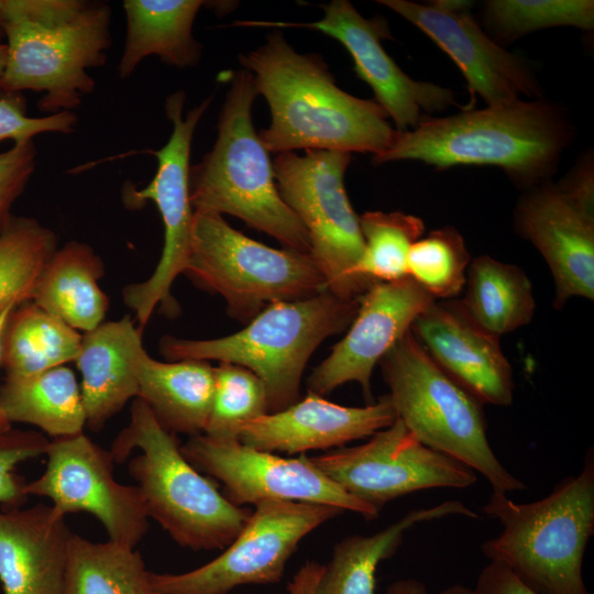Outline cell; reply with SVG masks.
I'll return each instance as SVG.
<instances>
[{
  "mask_svg": "<svg viewBox=\"0 0 594 594\" xmlns=\"http://www.w3.org/2000/svg\"><path fill=\"white\" fill-rule=\"evenodd\" d=\"M268 413L264 384L252 371L226 362L215 367V391L204 433L235 437L239 426Z\"/></svg>",
  "mask_w": 594,
  "mask_h": 594,
  "instance_id": "d590c367",
  "label": "cell"
},
{
  "mask_svg": "<svg viewBox=\"0 0 594 594\" xmlns=\"http://www.w3.org/2000/svg\"><path fill=\"white\" fill-rule=\"evenodd\" d=\"M562 196L581 213L594 219V162L592 152L585 153L556 184Z\"/></svg>",
  "mask_w": 594,
  "mask_h": 594,
  "instance_id": "ab89813d",
  "label": "cell"
},
{
  "mask_svg": "<svg viewBox=\"0 0 594 594\" xmlns=\"http://www.w3.org/2000/svg\"><path fill=\"white\" fill-rule=\"evenodd\" d=\"M82 336L33 301L10 312L1 334L0 366L7 377L32 376L75 362Z\"/></svg>",
  "mask_w": 594,
  "mask_h": 594,
  "instance_id": "f546056e",
  "label": "cell"
},
{
  "mask_svg": "<svg viewBox=\"0 0 594 594\" xmlns=\"http://www.w3.org/2000/svg\"><path fill=\"white\" fill-rule=\"evenodd\" d=\"M63 594H154L135 548L73 534Z\"/></svg>",
  "mask_w": 594,
  "mask_h": 594,
  "instance_id": "4dcf8cb0",
  "label": "cell"
},
{
  "mask_svg": "<svg viewBox=\"0 0 594 594\" xmlns=\"http://www.w3.org/2000/svg\"><path fill=\"white\" fill-rule=\"evenodd\" d=\"M4 40L2 0H0V43Z\"/></svg>",
  "mask_w": 594,
  "mask_h": 594,
  "instance_id": "7dc6e473",
  "label": "cell"
},
{
  "mask_svg": "<svg viewBox=\"0 0 594 594\" xmlns=\"http://www.w3.org/2000/svg\"><path fill=\"white\" fill-rule=\"evenodd\" d=\"M439 594H474L473 588L455 584L442 590Z\"/></svg>",
  "mask_w": 594,
  "mask_h": 594,
  "instance_id": "f6af8a7d",
  "label": "cell"
},
{
  "mask_svg": "<svg viewBox=\"0 0 594 594\" xmlns=\"http://www.w3.org/2000/svg\"><path fill=\"white\" fill-rule=\"evenodd\" d=\"M6 63H7V45L6 43H0V81L4 73Z\"/></svg>",
  "mask_w": 594,
  "mask_h": 594,
  "instance_id": "bcb514c9",
  "label": "cell"
},
{
  "mask_svg": "<svg viewBox=\"0 0 594 594\" xmlns=\"http://www.w3.org/2000/svg\"><path fill=\"white\" fill-rule=\"evenodd\" d=\"M57 235L31 217L13 216L0 233V312L32 299L57 250Z\"/></svg>",
  "mask_w": 594,
  "mask_h": 594,
  "instance_id": "1f68e13d",
  "label": "cell"
},
{
  "mask_svg": "<svg viewBox=\"0 0 594 594\" xmlns=\"http://www.w3.org/2000/svg\"><path fill=\"white\" fill-rule=\"evenodd\" d=\"M322 9L323 18L314 22L238 21L235 25L306 28L333 37L349 52L358 76L372 88L398 132L413 130L430 114L458 105L452 90L415 80L399 68L382 45L389 37L382 18L365 19L346 0H333Z\"/></svg>",
  "mask_w": 594,
  "mask_h": 594,
  "instance_id": "2e32d148",
  "label": "cell"
},
{
  "mask_svg": "<svg viewBox=\"0 0 594 594\" xmlns=\"http://www.w3.org/2000/svg\"><path fill=\"white\" fill-rule=\"evenodd\" d=\"M186 95L176 91L165 101V112L173 130L167 143L151 153L157 160L152 180L141 189L127 184L122 197L128 208H139L146 201L156 206L164 227V245L153 274L144 282L130 284L123 289L125 305L135 314L143 328L154 309L161 305L167 314H175L177 305L172 296L173 283L187 266L194 220L190 200V148L194 133L211 98L193 108L185 117Z\"/></svg>",
  "mask_w": 594,
  "mask_h": 594,
  "instance_id": "8fae6325",
  "label": "cell"
},
{
  "mask_svg": "<svg viewBox=\"0 0 594 594\" xmlns=\"http://www.w3.org/2000/svg\"><path fill=\"white\" fill-rule=\"evenodd\" d=\"M323 571V565L317 561H307L293 576L283 594H315Z\"/></svg>",
  "mask_w": 594,
  "mask_h": 594,
  "instance_id": "b9f144b4",
  "label": "cell"
},
{
  "mask_svg": "<svg viewBox=\"0 0 594 594\" xmlns=\"http://www.w3.org/2000/svg\"><path fill=\"white\" fill-rule=\"evenodd\" d=\"M0 406L9 421L35 426L55 438L84 432L87 422L80 385L61 365L26 377H6Z\"/></svg>",
  "mask_w": 594,
  "mask_h": 594,
  "instance_id": "83f0119b",
  "label": "cell"
},
{
  "mask_svg": "<svg viewBox=\"0 0 594 594\" xmlns=\"http://www.w3.org/2000/svg\"><path fill=\"white\" fill-rule=\"evenodd\" d=\"M431 38L455 63L473 98L499 106L524 97L538 99L541 88L527 62L506 51L474 21L471 2L438 0L429 4L378 0Z\"/></svg>",
  "mask_w": 594,
  "mask_h": 594,
  "instance_id": "e0dca14e",
  "label": "cell"
},
{
  "mask_svg": "<svg viewBox=\"0 0 594 594\" xmlns=\"http://www.w3.org/2000/svg\"><path fill=\"white\" fill-rule=\"evenodd\" d=\"M268 103L271 124L258 132L268 152L326 150L381 155L397 133L385 110L336 84L324 61L300 54L279 31L240 56Z\"/></svg>",
  "mask_w": 594,
  "mask_h": 594,
  "instance_id": "6da1fadb",
  "label": "cell"
},
{
  "mask_svg": "<svg viewBox=\"0 0 594 594\" xmlns=\"http://www.w3.org/2000/svg\"><path fill=\"white\" fill-rule=\"evenodd\" d=\"M14 307H9L7 308L6 310H3L2 312H0V342H1V334H2V331H3V328L6 326V322H7V319L10 315V312L13 310ZM11 422L9 421L8 417L6 416L3 409L1 408L0 406V435L7 432L8 430H10L12 427H11Z\"/></svg>",
  "mask_w": 594,
  "mask_h": 594,
  "instance_id": "ee69618b",
  "label": "cell"
},
{
  "mask_svg": "<svg viewBox=\"0 0 594 594\" xmlns=\"http://www.w3.org/2000/svg\"><path fill=\"white\" fill-rule=\"evenodd\" d=\"M35 165L33 141L14 144L0 153V233L12 217L11 208L29 184Z\"/></svg>",
  "mask_w": 594,
  "mask_h": 594,
  "instance_id": "f35d334b",
  "label": "cell"
},
{
  "mask_svg": "<svg viewBox=\"0 0 594 594\" xmlns=\"http://www.w3.org/2000/svg\"><path fill=\"white\" fill-rule=\"evenodd\" d=\"M573 136L572 121L560 105L521 99L427 117L413 130L397 131L391 146L373 161L414 160L437 169L496 166L526 191L550 180Z\"/></svg>",
  "mask_w": 594,
  "mask_h": 594,
  "instance_id": "7a4b0ae2",
  "label": "cell"
},
{
  "mask_svg": "<svg viewBox=\"0 0 594 594\" xmlns=\"http://www.w3.org/2000/svg\"><path fill=\"white\" fill-rule=\"evenodd\" d=\"M483 21L499 45L554 26L591 31L594 28V1L488 0L484 3Z\"/></svg>",
  "mask_w": 594,
  "mask_h": 594,
  "instance_id": "836d02e7",
  "label": "cell"
},
{
  "mask_svg": "<svg viewBox=\"0 0 594 594\" xmlns=\"http://www.w3.org/2000/svg\"><path fill=\"white\" fill-rule=\"evenodd\" d=\"M199 472L222 484L223 495L234 505L285 501L328 505L373 520L374 507L356 499L329 479L310 457L282 458L243 444L237 437L200 433L180 447Z\"/></svg>",
  "mask_w": 594,
  "mask_h": 594,
  "instance_id": "4fadbf2b",
  "label": "cell"
},
{
  "mask_svg": "<svg viewBox=\"0 0 594 594\" xmlns=\"http://www.w3.org/2000/svg\"><path fill=\"white\" fill-rule=\"evenodd\" d=\"M514 224L548 264L556 308L572 297L594 299V219L576 210L549 180L519 198Z\"/></svg>",
  "mask_w": 594,
  "mask_h": 594,
  "instance_id": "d6986e66",
  "label": "cell"
},
{
  "mask_svg": "<svg viewBox=\"0 0 594 594\" xmlns=\"http://www.w3.org/2000/svg\"><path fill=\"white\" fill-rule=\"evenodd\" d=\"M176 433L165 429L140 398L131 405L129 425L117 436L110 452L128 463L148 518L155 519L179 546L193 550L228 547L252 510L231 503L215 482L184 457Z\"/></svg>",
  "mask_w": 594,
  "mask_h": 594,
  "instance_id": "5b68a950",
  "label": "cell"
},
{
  "mask_svg": "<svg viewBox=\"0 0 594 594\" xmlns=\"http://www.w3.org/2000/svg\"><path fill=\"white\" fill-rule=\"evenodd\" d=\"M470 263L462 235L454 228L444 227L411 245L406 273L435 299H447L464 288Z\"/></svg>",
  "mask_w": 594,
  "mask_h": 594,
  "instance_id": "e575fe53",
  "label": "cell"
},
{
  "mask_svg": "<svg viewBox=\"0 0 594 594\" xmlns=\"http://www.w3.org/2000/svg\"><path fill=\"white\" fill-rule=\"evenodd\" d=\"M234 540L208 563L178 574L150 572L154 594H228L279 582L299 542L343 510L319 504L258 503Z\"/></svg>",
  "mask_w": 594,
  "mask_h": 594,
  "instance_id": "7c38bea8",
  "label": "cell"
},
{
  "mask_svg": "<svg viewBox=\"0 0 594 594\" xmlns=\"http://www.w3.org/2000/svg\"><path fill=\"white\" fill-rule=\"evenodd\" d=\"M7 63L1 94H42L37 107L73 111L96 86L89 69L111 47V6L98 0H2Z\"/></svg>",
  "mask_w": 594,
  "mask_h": 594,
  "instance_id": "3957f363",
  "label": "cell"
},
{
  "mask_svg": "<svg viewBox=\"0 0 594 594\" xmlns=\"http://www.w3.org/2000/svg\"><path fill=\"white\" fill-rule=\"evenodd\" d=\"M127 33L118 75L124 79L150 55L165 64L187 68L197 65L201 46L193 25L201 0H124Z\"/></svg>",
  "mask_w": 594,
  "mask_h": 594,
  "instance_id": "d4e9b609",
  "label": "cell"
},
{
  "mask_svg": "<svg viewBox=\"0 0 594 594\" xmlns=\"http://www.w3.org/2000/svg\"><path fill=\"white\" fill-rule=\"evenodd\" d=\"M474 594H538L525 585L506 565L490 561L476 581Z\"/></svg>",
  "mask_w": 594,
  "mask_h": 594,
  "instance_id": "60d3db41",
  "label": "cell"
},
{
  "mask_svg": "<svg viewBox=\"0 0 594 594\" xmlns=\"http://www.w3.org/2000/svg\"><path fill=\"white\" fill-rule=\"evenodd\" d=\"M350 162L351 153L308 150L302 156L279 153L273 168L282 199L307 230L310 254L328 289L343 299L360 300L375 283L355 273L364 241L344 186Z\"/></svg>",
  "mask_w": 594,
  "mask_h": 594,
  "instance_id": "30bf717a",
  "label": "cell"
},
{
  "mask_svg": "<svg viewBox=\"0 0 594 594\" xmlns=\"http://www.w3.org/2000/svg\"><path fill=\"white\" fill-rule=\"evenodd\" d=\"M359 219L364 249L355 273L372 283L406 277L407 256L424 235V221L413 215L382 211H369Z\"/></svg>",
  "mask_w": 594,
  "mask_h": 594,
  "instance_id": "d6a6232c",
  "label": "cell"
},
{
  "mask_svg": "<svg viewBox=\"0 0 594 594\" xmlns=\"http://www.w3.org/2000/svg\"><path fill=\"white\" fill-rule=\"evenodd\" d=\"M138 397L160 424L189 437L205 432L215 391V367L204 360L161 362L143 348L135 360Z\"/></svg>",
  "mask_w": 594,
  "mask_h": 594,
  "instance_id": "cb8c5ba5",
  "label": "cell"
},
{
  "mask_svg": "<svg viewBox=\"0 0 594 594\" xmlns=\"http://www.w3.org/2000/svg\"><path fill=\"white\" fill-rule=\"evenodd\" d=\"M186 274L220 295L233 318L249 322L266 306L314 297L328 289L310 253L274 249L233 229L221 215L194 212Z\"/></svg>",
  "mask_w": 594,
  "mask_h": 594,
  "instance_id": "9c48e42d",
  "label": "cell"
},
{
  "mask_svg": "<svg viewBox=\"0 0 594 594\" xmlns=\"http://www.w3.org/2000/svg\"><path fill=\"white\" fill-rule=\"evenodd\" d=\"M396 420L388 394L363 407H348L308 392L283 410L268 413L239 426L243 444L267 452L305 454L312 450L345 447L373 436Z\"/></svg>",
  "mask_w": 594,
  "mask_h": 594,
  "instance_id": "ffe728a7",
  "label": "cell"
},
{
  "mask_svg": "<svg viewBox=\"0 0 594 594\" xmlns=\"http://www.w3.org/2000/svg\"><path fill=\"white\" fill-rule=\"evenodd\" d=\"M310 460L346 493L378 512L410 493L465 488L477 481L475 471L422 444L398 418L365 443L341 447Z\"/></svg>",
  "mask_w": 594,
  "mask_h": 594,
  "instance_id": "5bb4252c",
  "label": "cell"
},
{
  "mask_svg": "<svg viewBox=\"0 0 594 594\" xmlns=\"http://www.w3.org/2000/svg\"><path fill=\"white\" fill-rule=\"evenodd\" d=\"M383 594H427V587L419 580L400 579L393 582Z\"/></svg>",
  "mask_w": 594,
  "mask_h": 594,
  "instance_id": "7bdbcfd3",
  "label": "cell"
},
{
  "mask_svg": "<svg viewBox=\"0 0 594 594\" xmlns=\"http://www.w3.org/2000/svg\"><path fill=\"white\" fill-rule=\"evenodd\" d=\"M447 516L480 518L462 502L451 499L410 510L373 535L345 537L334 546L329 563L323 565L315 594H375L377 566L396 553L405 532L416 524Z\"/></svg>",
  "mask_w": 594,
  "mask_h": 594,
  "instance_id": "4316f807",
  "label": "cell"
},
{
  "mask_svg": "<svg viewBox=\"0 0 594 594\" xmlns=\"http://www.w3.org/2000/svg\"><path fill=\"white\" fill-rule=\"evenodd\" d=\"M482 512L502 532L482 543L490 561L506 565L538 594H590L582 575L586 546L594 535V451L576 475L560 481L549 495L515 503L492 491Z\"/></svg>",
  "mask_w": 594,
  "mask_h": 594,
  "instance_id": "277c9868",
  "label": "cell"
},
{
  "mask_svg": "<svg viewBox=\"0 0 594 594\" xmlns=\"http://www.w3.org/2000/svg\"><path fill=\"white\" fill-rule=\"evenodd\" d=\"M465 295L458 304L466 317L484 331L498 338L528 324L536 302L532 286L518 266L488 255L471 261Z\"/></svg>",
  "mask_w": 594,
  "mask_h": 594,
  "instance_id": "f1b7e54d",
  "label": "cell"
},
{
  "mask_svg": "<svg viewBox=\"0 0 594 594\" xmlns=\"http://www.w3.org/2000/svg\"><path fill=\"white\" fill-rule=\"evenodd\" d=\"M142 328L130 315L85 332L75 361L88 427L100 430L131 398L138 397L135 360L143 349Z\"/></svg>",
  "mask_w": 594,
  "mask_h": 594,
  "instance_id": "603a6c76",
  "label": "cell"
},
{
  "mask_svg": "<svg viewBox=\"0 0 594 594\" xmlns=\"http://www.w3.org/2000/svg\"><path fill=\"white\" fill-rule=\"evenodd\" d=\"M103 274V262L94 249L70 241L42 270L31 301L73 329L89 332L103 322L109 308L98 283Z\"/></svg>",
  "mask_w": 594,
  "mask_h": 594,
  "instance_id": "484cf974",
  "label": "cell"
},
{
  "mask_svg": "<svg viewBox=\"0 0 594 594\" xmlns=\"http://www.w3.org/2000/svg\"><path fill=\"white\" fill-rule=\"evenodd\" d=\"M76 123L74 111L32 118L26 116L25 99L20 94H2L0 97V142L11 140L19 144L33 141L35 135L45 132L70 133Z\"/></svg>",
  "mask_w": 594,
  "mask_h": 594,
  "instance_id": "74e56055",
  "label": "cell"
},
{
  "mask_svg": "<svg viewBox=\"0 0 594 594\" xmlns=\"http://www.w3.org/2000/svg\"><path fill=\"white\" fill-rule=\"evenodd\" d=\"M72 535L52 505L0 510L3 594H63Z\"/></svg>",
  "mask_w": 594,
  "mask_h": 594,
  "instance_id": "7402d4cb",
  "label": "cell"
},
{
  "mask_svg": "<svg viewBox=\"0 0 594 594\" xmlns=\"http://www.w3.org/2000/svg\"><path fill=\"white\" fill-rule=\"evenodd\" d=\"M45 454L46 468L26 482V494L51 499L63 516L89 513L110 541L135 548L148 529V516L139 487L116 481L110 450L81 432L50 440Z\"/></svg>",
  "mask_w": 594,
  "mask_h": 594,
  "instance_id": "9a60e30c",
  "label": "cell"
},
{
  "mask_svg": "<svg viewBox=\"0 0 594 594\" xmlns=\"http://www.w3.org/2000/svg\"><path fill=\"white\" fill-rule=\"evenodd\" d=\"M380 365L396 418L422 444L482 474L495 492L507 494L526 488L494 453L483 404L439 367L411 329Z\"/></svg>",
  "mask_w": 594,
  "mask_h": 594,
  "instance_id": "ba28073f",
  "label": "cell"
},
{
  "mask_svg": "<svg viewBox=\"0 0 594 594\" xmlns=\"http://www.w3.org/2000/svg\"><path fill=\"white\" fill-rule=\"evenodd\" d=\"M436 301L408 276L375 283L361 297L348 332L309 375L308 392L324 396L349 382L360 384L372 404L374 366Z\"/></svg>",
  "mask_w": 594,
  "mask_h": 594,
  "instance_id": "ac0fdd59",
  "label": "cell"
},
{
  "mask_svg": "<svg viewBox=\"0 0 594 594\" xmlns=\"http://www.w3.org/2000/svg\"><path fill=\"white\" fill-rule=\"evenodd\" d=\"M50 440L33 430L10 429L0 435V505L2 509L20 508L28 498L26 482L16 465L45 454Z\"/></svg>",
  "mask_w": 594,
  "mask_h": 594,
  "instance_id": "8d00e7d4",
  "label": "cell"
},
{
  "mask_svg": "<svg viewBox=\"0 0 594 594\" xmlns=\"http://www.w3.org/2000/svg\"><path fill=\"white\" fill-rule=\"evenodd\" d=\"M411 332L439 367L481 404L512 405L513 371L499 338L471 321L458 301H435L417 317Z\"/></svg>",
  "mask_w": 594,
  "mask_h": 594,
  "instance_id": "44dd1931",
  "label": "cell"
},
{
  "mask_svg": "<svg viewBox=\"0 0 594 594\" xmlns=\"http://www.w3.org/2000/svg\"><path fill=\"white\" fill-rule=\"evenodd\" d=\"M257 95L254 76L238 70L220 112L216 143L190 166L191 205L194 210L234 216L285 249L310 253L307 230L282 199L270 152L254 129Z\"/></svg>",
  "mask_w": 594,
  "mask_h": 594,
  "instance_id": "8992f818",
  "label": "cell"
},
{
  "mask_svg": "<svg viewBox=\"0 0 594 594\" xmlns=\"http://www.w3.org/2000/svg\"><path fill=\"white\" fill-rule=\"evenodd\" d=\"M360 300L343 299L329 289L301 300L266 306L246 327L227 337L191 340L165 336L160 352L166 359L217 360L252 371L264 384L268 411L298 400L304 370L327 338L349 328Z\"/></svg>",
  "mask_w": 594,
  "mask_h": 594,
  "instance_id": "52a82bcc",
  "label": "cell"
}]
</instances>
